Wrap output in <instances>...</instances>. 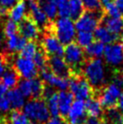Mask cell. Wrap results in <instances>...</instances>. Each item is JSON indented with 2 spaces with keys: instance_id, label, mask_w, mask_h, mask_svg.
Segmentation results:
<instances>
[{
  "instance_id": "6da1fadb",
  "label": "cell",
  "mask_w": 123,
  "mask_h": 124,
  "mask_svg": "<svg viewBox=\"0 0 123 124\" xmlns=\"http://www.w3.org/2000/svg\"><path fill=\"white\" fill-rule=\"evenodd\" d=\"M83 75L92 87L94 95L99 90L108 83L106 80L105 64L100 58L87 59L83 68Z\"/></svg>"
},
{
  "instance_id": "7a4b0ae2",
  "label": "cell",
  "mask_w": 123,
  "mask_h": 124,
  "mask_svg": "<svg viewBox=\"0 0 123 124\" xmlns=\"http://www.w3.org/2000/svg\"><path fill=\"white\" fill-rule=\"evenodd\" d=\"M63 59L68 64L72 74H83V68L88 58L86 57L84 49L80 46L75 41L65 45Z\"/></svg>"
},
{
  "instance_id": "3957f363",
  "label": "cell",
  "mask_w": 123,
  "mask_h": 124,
  "mask_svg": "<svg viewBox=\"0 0 123 124\" xmlns=\"http://www.w3.org/2000/svg\"><path fill=\"white\" fill-rule=\"evenodd\" d=\"M46 29H50L63 45L75 41L76 28L74 22L71 18L59 17L52 22ZM45 29V30H46Z\"/></svg>"
},
{
  "instance_id": "277c9868",
  "label": "cell",
  "mask_w": 123,
  "mask_h": 124,
  "mask_svg": "<svg viewBox=\"0 0 123 124\" xmlns=\"http://www.w3.org/2000/svg\"><path fill=\"white\" fill-rule=\"evenodd\" d=\"M22 110L32 122L45 124L51 117L46 101L44 98L29 99V101L25 102Z\"/></svg>"
},
{
  "instance_id": "5b68a950",
  "label": "cell",
  "mask_w": 123,
  "mask_h": 124,
  "mask_svg": "<svg viewBox=\"0 0 123 124\" xmlns=\"http://www.w3.org/2000/svg\"><path fill=\"white\" fill-rule=\"evenodd\" d=\"M121 93V89L120 87L114 83H109L99 90L95 93L94 97L98 99L104 110L112 108H118Z\"/></svg>"
},
{
  "instance_id": "8992f818",
  "label": "cell",
  "mask_w": 123,
  "mask_h": 124,
  "mask_svg": "<svg viewBox=\"0 0 123 124\" xmlns=\"http://www.w3.org/2000/svg\"><path fill=\"white\" fill-rule=\"evenodd\" d=\"M69 91L76 100L86 101L94 97V91L83 74H72L69 78Z\"/></svg>"
},
{
  "instance_id": "52a82bcc",
  "label": "cell",
  "mask_w": 123,
  "mask_h": 124,
  "mask_svg": "<svg viewBox=\"0 0 123 124\" xmlns=\"http://www.w3.org/2000/svg\"><path fill=\"white\" fill-rule=\"evenodd\" d=\"M103 55L106 63L111 69L123 71V48L120 42L107 45Z\"/></svg>"
},
{
  "instance_id": "ba28073f",
  "label": "cell",
  "mask_w": 123,
  "mask_h": 124,
  "mask_svg": "<svg viewBox=\"0 0 123 124\" xmlns=\"http://www.w3.org/2000/svg\"><path fill=\"white\" fill-rule=\"evenodd\" d=\"M105 14L103 12H91V11H84L82 15L75 21V28L80 31L92 32L95 30L97 26L100 24L101 19Z\"/></svg>"
},
{
  "instance_id": "9c48e42d",
  "label": "cell",
  "mask_w": 123,
  "mask_h": 124,
  "mask_svg": "<svg viewBox=\"0 0 123 124\" xmlns=\"http://www.w3.org/2000/svg\"><path fill=\"white\" fill-rule=\"evenodd\" d=\"M12 67L22 79H33L39 75V70L33 59L24 58L18 55L15 58Z\"/></svg>"
},
{
  "instance_id": "30bf717a",
  "label": "cell",
  "mask_w": 123,
  "mask_h": 124,
  "mask_svg": "<svg viewBox=\"0 0 123 124\" xmlns=\"http://www.w3.org/2000/svg\"><path fill=\"white\" fill-rule=\"evenodd\" d=\"M40 45L48 56L56 55V56L63 57L64 45L59 41V39L56 37V35L50 29L45 30Z\"/></svg>"
},
{
  "instance_id": "8fae6325",
  "label": "cell",
  "mask_w": 123,
  "mask_h": 124,
  "mask_svg": "<svg viewBox=\"0 0 123 124\" xmlns=\"http://www.w3.org/2000/svg\"><path fill=\"white\" fill-rule=\"evenodd\" d=\"M41 29L29 16L18 23V33L27 41H36L41 35Z\"/></svg>"
},
{
  "instance_id": "7c38bea8",
  "label": "cell",
  "mask_w": 123,
  "mask_h": 124,
  "mask_svg": "<svg viewBox=\"0 0 123 124\" xmlns=\"http://www.w3.org/2000/svg\"><path fill=\"white\" fill-rule=\"evenodd\" d=\"M28 9V16L37 24L41 30L45 29L50 25L52 22L48 19L47 16L42 10L38 0H25Z\"/></svg>"
},
{
  "instance_id": "4fadbf2b",
  "label": "cell",
  "mask_w": 123,
  "mask_h": 124,
  "mask_svg": "<svg viewBox=\"0 0 123 124\" xmlns=\"http://www.w3.org/2000/svg\"><path fill=\"white\" fill-rule=\"evenodd\" d=\"M39 74L41 76V80L46 85L54 87L59 91H67L69 89V79L59 77L48 67L40 71Z\"/></svg>"
},
{
  "instance_id": "5bb4252c",
  "label": "cell",
  "mask_w": 123,
  "mask_h": 124,
  "mask_svg": "<svg viewBox=\"0 0 123 124\" xmlns=\"http://www.w3.org/2000/svg\"><path fill=\"white\" fill-rule=\"evenodd\" d=\"M48 68L54 74L62 78L69 79L70 76L72 75V72L69 68L68 64L62 56H48Z\"/></svg>"
},
{
  "instance_id": "9a60e30c",
  "label": "cell",
  "mask_w": 123,
  "mask_h": 124,
  "mask_svg": "<svg viewBox=\"0 0 123 124\" xmlns=\"http://www.w3.org/2000/svg\"><path fill=\"white\" fill-rule=\"evenodd\" d=\"M87 117L84 101L76 100L72 104L66 120L69 124H84Z\"/></svg>"
},
{
  "instance_id": "2e32d148",
  "label": "cell",
  "mask_w": 123,
  "mask_h": 124,
  "mask_svg": "<svg viewBox=\"0 0 123 124\" xmlns=\"http://www.w3.org/2000/svg\"><path fill=\"white\" fill-rule=\"evenodd\" d=\"M74 101V95L69 90L58 92V105L60 116L66 118Z\"/></svg>"
},
{
  "instance_id": "e0dca14e",
  "label": "cell",
  "mask_w": 123,
  "mask_h": 124,
  "mask_svg": "<svg viewBox=\"0 0 123 124\" xmlns=\"http://www.w3.org/2000/svg\"><path fill=\"white\" fill-rule=\"evenodd\" d=\"M100 24L104 25L110 33L121 35L123 33V17H112L104 14Z\"/></svg>"
},
{
  "instance_id": "ac0fdd59",
  "label": "cell",
  "mask_w": 123,
  "mask_h": 124,
  "mask_svg": "<svg viewBox=\"0 0 123 124\" xmlns=\"http://www.w3.org/2000/svg\"><path fill=\"white\" fill-rule=\"evenodd\" d=\"M94 37H95L96 40H99L103 44L109 45V44L120 41V35L110 33L104 25L100 24L94 30Z\"/></svg>"
},
{
  "instance_id": "d6986e66",
  "label": "cell",
  "mask_w": 123,
  "mask_h": 124,
  "mask_svg": "<svg viewBox=\"0 0 123 124\" xmlns=\"http://www.w3.org/2000/svg\"><path fill=\"white\" fill-rule=\"evenodd\" d=\"M28 15V9L25 0H19L8 12L9 19L16 22L17 24Z\"/></svg>"
},
{
  "instance_id": "ffe728a7",
  "label": "cell",
  "mask_w": 123,
  "mask_h": 124,
  "mask_svg": "<svg viewBox=\"0 0 123 124\" xmlns=\"http://www.w3.org/2000/svg\"><path fill=\"white\" fill-rule=\"evenodd\" d=\"M26 43H27V40L19 34L6 37L7 50L11 54L19 53L22 49L24 48V46L25 45Z\"/></svg>"
},
{
  "instance_id": "44dd1931",
  "label": "cell",
  "mask_w": 123,
  "mask_h": 124,
  "mask_svg": "<svg viewBox=\"0 0 123 124\" xmlns=\"http://www.w3.org/2000/svg\"><path fill=\"white\" fill-rule=\"evenodd\" d=\"M7 97L10 101L12 110H22L25 104V97L23 95L18 88H13L8 90Z\"/></svg>"
},
{
  "instance_id": "7402d4cb",
  "label": "cell",
  "mask_w": 123,
  "mask_h": 124,
  "mask_svg": "<svg viewBox=\"0 0 123 124\" xmlns=\"http://www.w3.org/2000/svg\"><path fill=\"white\" fill-rule=\"evenodd\" d=\"M20 77L13 67H8L6 72L1 75V83L8 90L15 88L19 83Z\"/></svg>"
},
{
  "instance_id": "603a6c76",
  "label": "cell",
  "mask_w": 123,
  "mask_h": 124,
  "mask_svg": "<svg viewBox=\"0 0 123 124\" xmlns=\"http://www.w3.org/2000/svg\"><path fill=\"white\" fill-rule=\"evenodd\" d=\"M86 113L90 117L101 118L103 115V109L97 98L92 97L84 101Z\"/></svg>"
},
{
  "instance_id": "cb8c5ba5",
  "label": "cell",
  "mask_w": 123,
  "mask_h": 124,
  "mask_svg": "<svg viewBox=\"0 0 123 124\" xmlns=\"http://www.w3.org/2000/svg\"><path fill=\"white\" fill-rule=\"evenodd\" d=\"M104 44L99 40H94L91 45L86 46L84 49L86 57L88 59L101 58L104 54Z\"/></svg>"
},
{
  "instance_id": "d4e9b609",
  "label": "cell",
  "mask_w": 123,
  "mask_h": 124,
  "mask_svg": "<svg viewBox=\"0 0 123 124\" xmlns=\"http://www.w3.org/2000/svg\"><path fill=\"white\" fill-rule=\"evenodd\" d=\"M38 3L51 22H54L57 18L58 9L54 0H38Z\"/></svg>"
},
{
  "instance_id": "484cf974",
  "label": "cell",
  "mask_w": 123,
  "mask_h": 124,
  "mask_svg": "<svg viewBox=\"0 0 123 124\" xmlns=\"http://www.w3.org/2000/svg\"><path fill=\"white\" fill-rule=\"evenodd\" d=\"M8 124H32V121L21 110H12L7 118Z\"/></svg>"
},
{
  "instance_id": "4316f807",
  "label": "cell",
  "mask_w": 123,
  "mask_h": 124,
  "mask_svg": "<svg viewBox=\"0 0 123 124\" xmlns=\"http://www.w3.org/2000/svg\"><path fill=\"white\" fill-rule=\"evenodd\" d=\"M40 48V44H38L35 41H27L24 46V48L19 52V55L24 58L33 59L35 54Z\"/></svg>"
},
{
  "instance_id": "83f0119b",
  "label": "cell",
  "mask_w": 123,
  "mask_h": 124,
  "mask_svg": "<svg viewBox=\"0 0 123 124\" xmlns=\"http://www.w3.org/2000/svg\"><path fill=\"white\" fill-rule=\"evenodd\" d=\"M69 7H70V18L73 22L77 20L85 11L82 0H69Z\"/></svg>"
},
{
  "instance_id": "f1b7e54d",
  "label": "cell",
  "mask_w": 123,
  "mask_h": 124,
  "mask_svg": "<svg viewBox=\"0 0 123 124\" xmlns=\"http://www.w3.org/2000/svg\"><path fill=\"white\" fill-rule=\"evenodd\" d=\"M46 101V105L49 110L51 117H57L60 116V110L58 105V92H55L51 96L45 99Z\"/></svg>"
},
{
  "instance_id": "f546056e",
  "label": "cell",
  "mask_w": 123,
  "mask_h": 124,
  "mask_svg": "<svg viewBox=\"0 0 123 124\" xmlns=\"http://www.w3.org/2000/svg\"><path fill=\"white\" fill-rule=\"evenodd\" d=\"M33 61L34 62L39 72L48 67V55L44 51V49L41 47V45H40V48L37 51V53L34 55V57L33 58Z\"/></svg>"
},
{
  "instance_id": "4dcf8cb0",
  "label": "cell",
  "mask_w": 123,
  "mask_h": 124,
  "mask_svg": "<svg viewBox=\"0 0 123 124\" xmlns=\"http://www.w3.org/2000/svg\"><path fill=\"white\" fill-rule=\"evenodd\" d=\"M94 35L92 32L86 31H80L76 35L75 42L82 48H85L86 46L91 45L92 42L94 41Z\"/></svg>"
},
{
  "instance_id": "1f68e13d",
  "label": "cell",
  "mask_w": 123,
  "mask_h": 124,
  "mask_svg": "<svg viewBox=\"0 0 123 124\" xmlns=\"http://www.w3.org/2000/svg\"><path fill=\"white\" fill-rule=\"evenodd\" d=\"M84 10L91 12H103L104 7L100 0H82Z\"/></svg>"
},
{
  "instance_id": "d6a6232c",
  "label": "cell",
  "mask_w": 123,
  "mask_h": 124,
  "mask_svg": "<svg viewBox=\"0 0 123 124\" xmlns=\"http://www.w3.org/2000/svg\"><path fill=\"white\" fill-rule=\"evenodd\" d=\"M3 34L6 37L19 34L18 33V24L11 19L7 20L3 26Z\"/></svg>"
},
{
  "instance_id": "836d02e7",
  "label": "cell",
  "mask_w": 123,
  "mask_h": 124,
  "mask_svg": "<svg viewBox=\"0 0 123 124\" xmlns=\"http://www.w3.org/2000/svg\"><path fill=\"white\" fill-rule=\"evenodd\" d=\"M104 11H105V14L109 16H112V17H123V15L120 13L119 8L116 7L114 1L108 4L107 6H105L104 7Z\"/></svg>"
},
{
  "instance_id": "e575fe53",
  "label": "cell",
  "mask_w": 123,
  "mask_h": 124,
  "mask_svg": "<svg viewBox=\"0 0 123 124\" xmlns=\"http://www.w3.org/2000/svg\"><path fill=\"white\" fill-rule=\"evenodd\" d=\"M0 110L2 113H7V112H10L12 110L10 101L7 97V95L0 98Z\"/></svg>"
},
{
  "instance_id": "d590c367",
  "label": "cell",
  "mask_w": 123,
  "mask_h": 124,
  "mask_svg": "<svg viewBox=\"0 0 123 124\" xmlns=\"http://www.w3.org/2000/svg\"><path fill=\"white\" fill-rule=\"evenodd\" d=\"M45 124H69V122L66 120V118L57 116V117H50V119Z\"/></svg>"
},
{
  "instance_id": "8d00e7d4",
  "label": "cell",
  "mask_w": 123,
  "mask_h": 124,
  "mask_svg": "<svg viewBox=\"0 0 123 124\" xmlns=\"http://www.w3.org/2000/svg\"><path fill=\"white\" fill-rule=\"evenodd\" d=\"M19 0H0V5H2L4 7L10 10L12 7L18 2Z\"/></svg>"
},
{
  "instance_id": "74e56055",
  "label": "cell",
  "mask_w": 123,
  "mask_h": 124,
  "mask_svg": "<svg viewBox=\"0 0 123 124\" xmlns=\"http://www.w3.org/2000/svg\"><path fill=\"white\" fill-rule=\"evenodd\" d=\"M8 68L7 66V62L6 60V57L4 55L0 54V76L6 72V70Z\"/></svg>"
},
{
  "instance_id": "f35d334b",
  "label": "cell",
  "mask_w": 123,
  "mask_h": 124,
  "mask_svg": "<svg viewBox=\"0 0 123 124\" xmlns=\"http://www.w3.org/2000/svg\"><path fill=\"white\" fill-rule=\"evenodd\" d=\"M84 124H101V118L90 117V116H88Z\"/></svg>"
},
{
  "instance_id": "ab89813d",
  "label": "cell",
  "mask_w": 123,
  "mask_h": 124,
  "mask_svg": "<svg viewBox=\"0 0 123 124\" xmlns=\"http://www.w3.org/2000/svg\"><path fill=\"white\" fill-rule=\"evenodd\" d=\"M7 92H8V89L7 87L4 85L2 83H0V98L6 96L7 95Z\"/></svg>"
},
{
  "instance_id": "60d3db41",
  "label": "cell",
  "mask_w": 123,
  "mask_h": 124,
  "mask_svg": "<svg viewBox=\"0 0 123 124\" xmlns=\"http://www.w3.org/2000/svg\"><path fill=\"white\" fill-rule=\"evenodd\" d=\"M114 3L120 11V13L123 15V0H114Z\"/></svg>"
},
{
  "instance_id": "b9f144b4",
  "label": "cell",
  "mask_w": 123,
  "mask_h": 124,
  "mask_svg": "<svg viewBox=\"0 0 123 124\" xmlns=\"http://www.w3.org/2000/svg\"><path fill=\"white\" fill-rule=\"evenodd\" d=\"M118 108L120 109V110L123 113V93H121V95L120 97V101H119V106Z\"/></svg>"
},
{
  "instance_id": "7bdbcfd3",
  "label": "cell",
  "mask_w": 123,
  "mask_h": 124,
  "mask_svg": "<svg viewBox=\"0 0 123 124\" xmlns=\"http://www.w3.org/2000/svg\"><path fill=\"white\" fill-rule=\"evenodd\" d=\"M2 43H3V34L0 30V45H2Z\"/></svg>"
},
{
  "instance_id": "ee69618b",
  "label": "cell",
  "mask_w": 123,
  "mask_h": 124,
  "mask_svg": "<svg viewBox=\"0 0 123 124\" xmlns=\"http://www.w3.org/2000/svg\"><path fill=\"white\" fill-rule=\"evenodd\" d=\"M120 44H121V45H122V48H123V33H122V35H120Z\"/></svg>"
},
{
  "instance_id": "f6af8a7d",
  "label": "cell",
  "mask_w": 123,
  "mask_h": 124,
  "mask_svg": "<svg viewBox=\"0 0 123 124\" xmlns=\"http://www.w3.org/2000/svg\"><path fill=\"white\" fill-rule=\"evenodd\" d=\"M32 124H44V123H40V122H32Z\"/></svg>"
},
{
  "instance_id": "bcb514c9",
  "label": "cell",
  "mask_w": 123,
  "mask_h": 124,
  "mask_svg": "<svg viewBox=\"0 0 123 124\" xmlns=\"http://www.w3.org/2000/svg\"><path fill=\"white\" fill-rule=\"evenodd\" d=\"M2 115H3V113H2V112H1V110H0V119L2 118Z\"/></svg>"
},
{
  "instance_id": "7dc6e473",
  "label": "cell",
  "mask_w": 123,
  "mask_h": 124,
  "mask_svg": "<svg viewBox=\"0 0 123 124\" xmlns=\"http://www.w3.org/2000/svg\"><path fill=\"white\" fill-rule=\"evenodd\" d=\"M0 83H1V77H0Z\"/></svg>"
}]
</instances>
